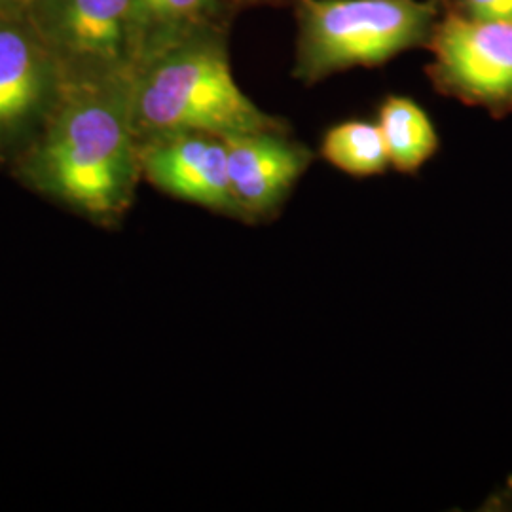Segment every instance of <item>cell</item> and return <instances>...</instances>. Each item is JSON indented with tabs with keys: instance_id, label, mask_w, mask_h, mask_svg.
Listing matches in <instances>:
<instances>
[{
	"instance_id": "ba28073f",
	"label": "cell",
	"mask_w": 512,
	"mask_h": 512,
	"mask_svg": "<svg viewBox=\"0 0 512 512\" xmlns=\"http://www.w3.org/2000/svg\"><path fill=\"white\" fill-rule=\"evenodd\" d=\"M141 173L167 196L239 220L222 137L175 133L141 143Z\"/></svg>"
},
{
	"instance_id": "9c48e42d",
	"label": "cell",
	"mask_w": 512,
	"mask_h": 512,
	"mask_svg": "<svg viewBox=\"0 0 512 512\" xmlns=\"http://www.w3.org/2000/svg\"><path fill=\"white\" fill-rule=\"evenodd\" d=\"M213 8L215 0H131L133 67L148 55L200 33Z\"/></svg>"
},
{
	"instance_id": "277c9868",
	"label": "cell",
	"mask_w": 512,
	"mask_h": 512,
	"mask_svg": "<svg viewBox=\"0 0 512 512\" xmlns=\"http://www.w3.org/2000/svg\"><path fill=\"white\" fill-rule=\"evenodd\" d=\"M131 0H37L35 27L65 82L126 78L133 69Z\"/></svg>"
},
{
	"instance_id": "4fadbf2b",
	"label": "cell",
	"mask_w": 512,
	"mask_h": 512,
	"mask_svg": "<svg viewBox=\"0 0 512 512\" xmlns=\"http://www.w3.org/2000/svg\"><path fill=\"white\" fill-rule=\"evenodd\" d=\"M37 0H0V18L27 19Z\"/></svg>"
},
{
	"instance_id": "8fae6325",
	"label": "cell",
	"mask_w": 512,
	"mask_h": 512,
	"mask_svg": "<svg viewBox=\"0 0 512 512\" xmlns=\"http://www.w3.org/2000/svg\"><path fill=\"white\" fill-rule=\"evenodd\" d=\"M321 156L338 171L366 179L384 175L391 167L378 122L346 120L325 133Z\"/></svg>"
},
{
	"instance_id": "6da1fadb",
	"label": "cell",
	"mask_w": 512,
	"mask_h": 512,
	"mask_svg": "<svg viewBox=\"0 0 512 512\" xmlns=\"http://www.w3.org/2000/svg\"><path fill=\"white\" fill-rule=\"evenodd\" d=\"M139 148L129 76L65 82L46 124L12 165L40 196L112 226L126 217L143 179Z\"/></svg>"
},
{
	"instance_id": "5b68a950",
	"label": "cell",
	"mask_w": 512,
	"mask_h": 512,
	"mask_svg": "<svg viewBox=\"0 0 512 512\" xmlns=\"http://www.w3.org/2000/svg\"><path fill=\"white\" fill-rule=\"evenodd\" d=\"M65 86L27 19L0 18V164H14L46 124Z\"/></svg>"
},
{
	"instance_id": "7c38bea8",
	"label": "cell",
	"mask_w": 512,
	"mask_h": 512,
	"mask_svg": "<svg viewBox=\"0 0 512 512\" xmlns=\"http://www.w3.org/2000/svg\"><path fill=\"white\" fill-rule=\"evenodd\" d=\"M463 2L469 18L512 23V0H463Z\"/></svg>"
},
{
	"instance_id": "52a82bcc",
	"label": "cell",
	"mask_w": 512,
	"mask_h": 512,
	"mask_svg": "<svg viewBox=\"0 0 512 512\" xmlns=\"http://www.w3.org/2000/svg\"><path fill=\"white\" fill-rule=\"evenodd\" d=\"M224 143L239 220L264 224L277 219L311 165L310 148L293 141L287 129L243 133Z\"/></svg>"
},
{
	"instance_id": "7a4b0ae2",
	"label": "cell",
	"mask_w": 512,
	"mask_h": 512,
	"mask_svg": "<svg viewBox=\"0 0 512 512\" xmlns=\"http://www.w3.org/2000/svg\"><path fill=\"white\" fill-rule=\"evenodd\" d=\"M129 105L139 145L175 133L234 137L287 129L239 88L224 46L215 38H183L148 55L129 74Z\"/></svg>"
},
{
	"instance_id": "8992f818",
	"label": "cell",
	"mask_w": 512,
	"mask_h": 512,
	"mask_svg": "<svg viewBox=\"0 0 512 512\" xmlns=\"http://www.w3.org/2000/svg\"><path fill=\"white\" fill-rule=\"evenodd\" d=\"M437 88L463 103L512 109V23L450 16L431 35Z\"/></svg>"
},
{
	"instance_id": "30bf717a",
	"label": "cell",
	"mask_w": 512,
	"mask_h": 512,
	"mask_svg": "<svg viewBox=\"0 0 512 512\" xmlns=\"http://www.w3.org/2000/svg\"><path fill=\"white\" fill-rule=\"evenodd\" d=\"M389 164L401 173H418L439 150V133L420 105L403 95L387 97L378 110Z\"/></svg>"
},
{
	"instance_id": "3957f363",
	"label": "cell",
	"mask_w": 512,
	"mask_h": 512,
	"mask_svg": "<svg viewBox=\"0 0 512 512\" xmlns=\"http://www.w3.org/2000/svg\"><path fill=\"white\" fill-rule=\"evenodd\" d=\"M300 40L294 76L313 84L372 67L429 38L433 0H296Z\"/></svg>"
}]
</instances>
